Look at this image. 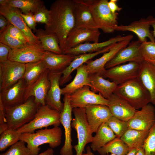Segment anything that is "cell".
Listing matches in <instances>:
<instances>
[{"label": "cell", "instance_id": "cell-1", "mask_svg": "<svg viewBox=\"0 0 155 155\" xmlns=\"http://www.w3.org/2000/svg\"><path fill=\"white\" fill-rule=\"evenodd\" d=\"M75 2L73 0H57L51 5L50 18L45 26L46 34H54L59 40L62 53L66 50L67 36L75 27Z\"/></svg>", "mask_w": 155, "mask_h": 155}, {"label": "cell", "instance_id": "cell-2", "mask_svg": "<svg viewBox=\"0 0 155 155\" xmlns=\"http://www.w3.org/2000/svg\"><path fill=\"white\" fill-rule=\"evenodd\" d=\"M84 4L90 9L94 21L99 29L104 33H110L115 31L118 26L117 12H111L108 5V0H75Z\"/></svg>", "mask_w": 155, "mask_h": 155}, {"label": "cell", "instance_id": "cell-3", "mask_svg": "<svg viewBox=\"0 0 155 155\" xmlns=\"http://www.w3.org/2000/svg\"><path fill=\"white\" fill-rule=\"evenodd\" d=\"M62 135L61 129L59 126H54L50 129H41L35 133H22L20 140L26 143L30 155H37L41 145L48 144L51 148L58 146L61 142Z\"/></svg>", "mask_w": 155, "mask_h": 155}, {"label": "cell", "instance_id": "cell-4", "mask_svg": "<svg viewBox=\"0 0 155 155\" xmlns=\"http://www.w3.org/2000/svg\"><path fill=\"white\" fill-rule=\"evenodd\" d=\"M114 93L136 109L151 102L150 94L137 78L118 85Z\"/></svg>", "mask_w": 155, "mask_h": 155}, {"label": "cell", "instance_id": "cell-5", "mask_svg": "<svg viewBox=\"0 0 155 155\" xmlns=\"http://www.w3.org/2000/svg\"><path fill=\"white\" fill-rule=\"evenodd\" d=\"M33 97L16 106L4 108L8 129L17 130L33 119L40 105L35 102Z\"/></svg>", "mask_w": 155, "mask_h": 155}, {"label": "cell", "instance_id": "cell-6", "mask_svg": "<svg viewBox=\"0 0 155 155\" xmlns=\"http://www.w3.org/2000/svg\"><path fill=\"white\" fill-rule=\"evenodd\" d=\"M61 113L47 104L40 106L33 119L17 130L19 133H33L37 129L53 125L59 126Z\"/></svg>", "mask_w": 155, "mask_h": 155}, {"label": "cell", "instance_id": "cell-7", "mask_svg": "<svg viewBox=\"0 0 155 155\" xmlns=\"http://www.w3.org/2000/svg\"><path fill=\"white\" fill-rule=\"evenodd\" d=\"M74 118L72 120L71 127L76 131L78 143L73 146L75 155H82L86 144L91 143L93 137L88 125L85 108L73 109Z\"/></svg>", "mask_w": 155, "mask_h": 155}, {"label": "cell", "instance_id": "cell-8", "mask_svg": "<svg viewBox=\"0 0 155 155\" xmlns=\"http://www.w3.org/2000/svg\"><path fill=\"white\" fill-rule=\"evenodd\" d=\"M25 64L8 60L0 63V91L5 90L23 78Z\"/></svg>", "mask_w": 155, "mask_h": 155}, {"label": "cell", "instance_id": "cell-9", "mask_svg": "<svg viewBox=\"0 0 155 155\" xmlns=\"http://www.w3.org/2000/svg\"><path fill=\"white\" fill-rule=\"evenodd\" d=\"M141 63L130 62L115 66L106 69L102 76L120 84L138 77Z\"/></svg>", "mask_w": 155, "mask_h": 155}, {"label": "cell", "instance_id": "cell-10", "mask_svg": "<svg viewBox=\"0 0 155 155\" xmlns=\"http://www.w3.org/2000/svg\"><path fill=\"white\" fill-rule=\"evenodd\" d=\"M19 9L7 5H0V14L4 16L9 22L19 29L27 39L29 44L41 46L36 36L27 25L21 15Z\"/></svg>", "mask_w": 155, "mask_h": 155}, {"label": "cell", "instance_id": "cell-11", "mask_svg": "<svg viewBox=\"0 0 155 155\" xmlns=\"http://www.w3.org/2000/svg\"><path fill=\"white\" fill-rule=\"evenodd\" d=\"M133 37L132 35L129 34L126 39L114 44L108 51L104 53L100 57L94 60H89L87 62L86 67L89 74H96L102 76L106 70L105 68L106 64L119 51L126 47Z\"/></svg>", "mask_w": 155, "mask_h": 155}, {"label": "cell", "instance_id": "cell-12", "mask_svg": "<svg viewBox=\"0 0 155 155\" xmlns=\"http://www.w3.org/2000/svg\"><path fill=\"white\" fill-rule=\"evenodd\" d=\"M70 103L73 109L85 108L90 104H100L108 106V99L100 93L96 94L91 90L90 87L85 86L69 95Z\"/></svg>", "mask_w": 155, "mask_h": 155}, {"label": "cell", "instance_id": "cell-13", "mask_svg": "<svg viewBox=\"0 0 155 155\" xmlns=\"http://www.w3.org/2000/svg\"><path fill=\"white\" fill-rule=\"evenodd\" d=\"M141 43L139 40L133 41L119 51L105 65L107 69L129 62L142 63L144 60L141 51Z\"/></svg>", "mask_w": 155, "mask_h": 155}, {"label": "cell", "instance_id": "cell-14", "mask_svg": "<svg viewBox=\"0 0 155 155\" xmlns=\"http://www.w3.org/2000/svg\"><path fill=\"white\" fill-rule=\"evenodd\" d=\"M49 70L46 69L31 85L27 86L24 100L34 97L35 102L40 105L46 104L45 98L51 83L48 77Z\"/></svg>", "mask_w": 155, "mask_h": 155}, {"label": "cell", "instance_id": "cell-15", "mask_svg": "<svg viewBox=\"0 0 155 155\" xmlns=\"http://www.w3.org/2000/svg\"><path fill=\"white\" fill-rule=\"evenodd\" d=\"M64 107L61 113L60 121L64 129L65 140L64 144L60 150V155H73V146L71 137L72 112L73 108L70 103L69 95H64Z\"/></svg>", "mask_w": 155, "mask_h": 155}, {"label": "cell", "instance_id": "cell-16", "mask_svg": "<svg viewBox=\"0 0 155 155\" xmlns=\"http://www.w3.org/2000/svg\"><path fill=\"white\" fill-rule=\"evenodd\" d=\"M128 128L141 131H150L155 124V108L149 104L136 110L128 121Z\"/></svg>", "mask_w": 155, "mask_h": 155}, {"label": "cell", "instance_id": "cell-17", "mask_svg": "<svg viewBox=\"0 0 155 155\" xmlns=\"http://www.w3.org/2000/svg\"><path fill=\"white\" fill-rule=\"evenodd\" d=\"M45 51L41 46L28 44L24 47L11 49L8 59L24 64L42 60Z\"/></svg>", "mask_w": 155, "mask_h": 155}, {"label": "cell", "instance_id": "cell-18", "mask_svg": "<svg viewBox=\"0 0 155 155\" xmlns=\"http://www.w3.org/2000/svg\"><path fill=\"white\" fill-rule=\"evenodd\" d=\"M27 86L25 80L23 78L9 88L0 92V100L5 109L13 107L24 102Z\"/></svg>", "mask_w": 155, "mask_h": 155}, {"label": "cell", "instance_id": "cell-19", "mask_svg": "<svg viewBox=\"0 0 155 155\" xmlns=\"http://www.w3.org/2000/svg\"><path fill=\"white\" fill-rule=\"evenodd\" d=\"M85 108L87 121L92 133H96L101 125L113 116L107 106L90 104Z\"/></svg>", "mask_w": 155, "mask_h": 155}, {"label": "cell", "instance_id": "cell-20", "mask_svg": "<svg viewBox=\"0 0 155 155\" xmlns=\"http://www.w3.org/2000/svg\"><path fill=\"white\" fill-rule=\"evenodd\" d=\"M100 34L99 29L74 28L67 36L66 42V50L85 42H98Z\"/></svg>", "mask_w": 155, "mask_h": 155}, {"label": "cell", "instance_id": "cell-21", "mask_svg": "<svg viewBox=\"0 0 155 155\" xmlns=\"http://www.w3.org/2000/svg\"><path fill=\"white\" fill-rule=\"evenodd\" d=\"M62 71L52 72L49 71L48 77L51 84L45 98L46 104L52 109L61 113L63 108L64 104L61 100V89L60 87V80Z\"/></svg>", "mask_w": 155, "mask_h": 155}, {"label": "cell", "instance_id": "cell-22", "mask_svg": "<svg viewBox=\"0 0 155 155\" xmlns=\"http://www.w3.org/2000/svg\"><path fill=\"white\" fill-rule=\"evenodd\" d=\"M108 99V106L113 116L121 120L128 121L137 110L123 99L114 93Z\"/></svg>", "mask_w": 155, "mask_h": 155}, {"label": "cell", "instance_id": "cell-23", "mask_svg": "<svg viewBox=\"0 0 155 155\" xmlns=\"http://www.w3.org/2000/svg\"><path fill=\"white\" fill-rule=\"evenodd\" d=\"M129 35L123 36L118 35L101 42H85L75 47L66 50L63 54L77 55L82 54L93 53L127 38Z\"/></svg>", "mask_w": 155, "mask_h": 155}, {"label": "cell", "instance_id": "cell-24", "mask_svg": "<svg viewBox=\"0 0 155 155\" xmlns=\"http://www.w3.org/2000/svg\"><path fill=\"white\" fill-rule=\"evenodd\" d=\"M150 26L147 18H142L128 25H118L115 28V31L132 32L137 36L141 43L147 41V38L151 41L155 42V38L150 31Z\"/></svg>", "mask_w": 155, "mask_h": 155}, {"label": "cell", "instance_id": "cell-25", "mask_svg": "<svg viewBox=\"0 0 155 155\" xmlns=\"http://www.w3.org/2000/svg\"><path fill=\"white\" fill-rule=\"evenodd\" d=\"M115 44L93 53L75 55L70 64L62 71L59 82L60 86L64 85L70 80L71 78V73L75 70L97 55L108 51Z\"/></svg>", "mask_w": 155, "mask_h": 155}, {"label": "cell", "instance_id": "cell-26", "mask_svg": "<svg viewBox=\"0 0 155 155\" xmlns=\"http://www.w3.org/2000/svg\"><path fill=\"white\" fill-rule=\"evenodd\" d=\"M137 78L149 92L151 103L155 105V65L144 60Z\"/></svg>", "mask_w": 155, "mask_h": 155}, {"label": "cell", "instance_id": "cell-27", "mask_svg": "<svg viewBox=\"0 0 155 155\" xmlns=\"http://www.w3.org/2000/svg\"><path fill=\"white\" fill-rule=\"evenodd\" d=\"M75 55L69 54H58L46 51L42 60L49 71H62L70 63Z\"/></svg>", "mask_w": 155, "mask_h": 155}, {"label": "cell", "instance_id": "cell-28", "mask_svg": "<svg viewBox=\"0 0 155 155\" xmlns=\"http://www.w3.org/2000/svg\"><path fill=\"white\" fill-rule=\"evenodd\" d=\"M89 79L91 90L95 93H100L107 99L114 93L118 86L114 82L96 74L89 75Z\"/></svg>", "mask_w": 155, "mask_h": 155}, {"label": "cell", "instance_id": "cell-29", "mask_svg": "<svg viewBox=\"0 0 155 155\" xmlns=\"http://www.w3.org/2000/svg\"><path fill=\"white\" fill-rule=\"evenodd\" d=\"M73 0L75 2V28L99 29L89 8L85 5Z\"/></svg>", "mask_w": 155, "mask_h": 155}, {"label": "cell", "instance_id": "cell-30", "mask_svg": "<svg viewBox=\"0 0 155 155\" xmlns=\"http://www.w3.org/2000/svg\"><path fill=\"white\" fill-rule=\"evenodd\" d=\"M73 80L61 89L62 95H70L84 86L90 85L89 75L84 64L78 67Z\"/></svg>", "mask_w": 155, "mask_h": 155}, {"label": "cell", "instance_id": "cell-31", "mask_svg": "<svg viewBox=\"0 0 155 155\" xmlns=\"http://www.w3.org/2000/svg\"><path fill=\"white\" fill-rule=\"evenodd\" d=\"M96 133L90 145L91 148L94 152L97 151L116 137L106 123L100 126Z\"/></svg>", "mask_w": 155, "mask_h": 155}, {"label": "cell", "instance_id": "cell-32", "mask_svg": "<svg viewBox=\"0 0 155 155\" xmlns=\"http://www.w3.org/2000/svg\"><path fill=\"white\" fill-rule=\"evenodd\" d=\"M150 131H141L128 128L120 139L130 149H138L143 147Z\"/></svg>", "mask_w": 155, "mask_h": 155}, {"label": "cell", "instance_id": "cell-33", "mask_svg": "<svg viewBox=\"0 0 155 155\" xmlns=\"http://www.w3.org/2000/svg\"><path fill=\"white\" fill-rule=\"evenodd\" d=\"M35 32L36 35L44 51L58 54L62 53L59 40L55 34H46L44 30L41 29H37Z\"/></svg>", "mask_w": 155, "mask_h": 155}, {"label": "cell", "instance_id": "cell-34", "mask_svg": "<svg viewBox=\"0 0 155 155\" xmlns=\"http://www.w3.org/2000/svg\"><path fill=\"white\" fill-rule=\"evenodd\" d=\"M26 69L23 78L27 86L33 84L47 69L42 60L25 64Z\"/></svg>", "mask_w": 155, "mask_h": 155}, {"label": "cell", "instance_id": "cell-35", "mask_svg": "<svg viewBox=\"0 0 155 155\" xmlns=\"http://www.w3.org/2000/svg\"><path fill=\"white\" fill-rule=\"evenodd\" d=\"M6 3L19 9L24 14L30 12L34 14L44 5L43 1L41 0H6Z\"/></svg>", "mask_w": 155, "mask_h": 155}, {"label": "cell", "instance_id": "cell-36", "mask_svg": "<svg viewBox=\"0 0 155 155\" xmlns=\"http://www.w3.org/2000/svg\"><path fill=\"white\" fill-rule=\"evenodd\" d=\"M130 149L120 138L116 137L97 151L101 155H106L109 153L116 155H126Z\"/></svg>", "mask_w": 155, "mask_h": 155}, {"label": "cell", "instance_id": "cell-37", "mask_svg": "<svg viewBox=\"0 0 155 155\" xmlns=\"http://www.w3.org/2000/svg\"><path fill=\"white\" fill-rule=\"evenodd\" d=\"M21 133L17 130L7 129L0 134V151H5L20 141Z\"/></svg>", "mask_w": 155, "mask_h": 155}, {"label": "cell", "instance_id": "cell-38", "mask_svg": "<svg viewBox=\"0 0 155 155\" xmlns=\"http://www.w3.org/2000/svg\"><path fill=\"white\" fill-rule=\"evenodd\" d=\"M106 123L117 137L120 138L128 129V121L121 120L113 116Z\"/></svg>", "mask_w": 155, "mask_h": 155}, {"label": "cell", "instance_id": "cell-39", "mask_svg": "<svg viewBox=\"0 0 155 155\" xmlns=\"http://www.w3.org/2000/svg\"><path fill=\"white\" fill-rule=\"evenodd\" d=\"M0 42L9 46L11 49L20 48L28 44L12 36L6 30L0 33Z\"/></svg>", "mask_w": 155, "mask_h": 155}, {"label": "cell", "instance_id": "cell-40", "mask_svg": "<svg viewBox=\"0 0 155 155\" xmlns=\"http://www.w3.org/2000/svg\"><path fill=\"white\" fill-rule=\"evenodd\" d=\"M142 147L145 155H155V124L150 129Z\"/></svg>", "mask_w": 155, "mask_h": 155}, {"label": "cell", "instance_id": "cell-41", "mask_svg": "<svg viewBox=\"0 0 155 155\" xmlns=\"http://www.w3.org/2000/svg\"><path fill=\"white\" fill-rule=\"evenodd\" d=\"M25 144L24 141L20 140L11 146L6 152L0 155H30L29 150Z\"/></svg>", "mask_w": 155, "mask_h": 155}, {"label": "cell", "instance_id": "cell-42", "mask_svg": "<svg viewBox=\"0 0 155 155\" xmlns=\"http://www.w3.org/2000/svg\"><path fill=\"white\" fill-rule=\"evenodd\" d=\"M141 51L144 60H155V42L147 41L142 43Z\"/></svg>", "mask_w": 155, "mask_h": 155}, {"label": "cell", "instance_id": "cell-43", "mask_svg": "<svg viewBox=\"0 0 155 155\" xmlns=\"http://www.w3.org/2000/svg\"><path fill=\"white\" fill-rule=\"evenodd\" d=\"M50 16V10L47 9L44 5L41 7L33 14L34 18L36 23L44 24L45 25L48 24Z\"/></svg>", "mask_w": 155, "mask_h": 155}, {"label": "cell", "instance_id": "cell-44", "mask_svg": "<svg viewBox=\"0 0 155 155\" xmlns=\"http://www.w3.org/2000/svg\"><path fill=\"white\" fill-rule=\"evenodd\" d=\"M11 36L23 42L28 44V40L22 32L17 27L11 24L5 30Z\"/></svg>", "mask_w": 155, "mask_h": 155}, {"label": "cell", "instance_id": "cell-45", "mask_svg": "<svg viewBox=\"0 0 155 155\" xmlns=\"http://www.w3.org/2000/svg\"><path fill=\"white\" fill-rule=\"evenodd\" d=\"M21 15L29 28L36 32L37 30L36 28V22L34 19L33 14L31 12L24 14L21 12Z\"/></svg>", "mask_w": 155, "mask_h": 155}, {"label": "cell", "instance_id": "cell-46", "mask_svg": "<svg viewBox=\"0 0 155 155\" xmlns=\"http://www.w3.org/2000/svg\"><path fill=\"white\" fill-rule=\"evenodd\" d=\"M7 128L4 107L0 100V134Z\"/></svg>", "mask_w": 155, "mask_h": 155}, {"label": "cell", "instance_id": "cell-47", "mask_svg": "<svg viewBox=\"0 0 155 155\" xmlns=\"http://www.w3.org/2000/svg\"><path fill=\"white\" fill-rule=\"evenodd\" d=\"M11 49L9 46L0 42V63L9 60L8 57Z\"/></svg>", "mask_w": 155, "mask_h": 155}, {"label": "cell", "instance_id": "cell-48", "mask_svg": "<svg viewBox=\"0 0 155 155\" xmlns=\"http://www.w3.org/2000/svg\"><path fill=\"white\" fill-rule=\"evenodd\" d=\"M117 0H110L108 1V6L112 13H115L119 12L122 9V8L117 5Z\"/></svg>", "mask_w": 155, "mask_h": 155}, {"label": "cell", "instance_id": "cell-49", "mask_svg": "<svg viewBox=\"0 0 155 155\" xmlns=\"http://www.w3.org/2000/svg\"><path fill=\"white\" fill-rule=\"evenodd\" d=\"M10 24L6 18L0 14V33L5 31Z\"/></svg>", "mask_w": 155, "mask_h": 155}, {"label": "cell", "instance_id": "cell-50", "mask_svg": "<svg viewBox=\"0 0 155 155\" xmlns=\"http://www.w3.org/2000/svg\"><path fill=\"white\" fill-rule=\"evenodd\" d=\"M147 19L148 20L150 26L153 28V30L151 32L153 36L155 38V18L150 16L148 17Z\"/></svg>", "mask_w": 155, "mask_h": 155}, {"label": "cell", "instance_id": "cell-51", "mask_svg": "<svg viewBox=\"0 0 155 155\" xmlns=\"http://www.w3.org/2000/svg\"><path fill=\"white\" fill-rule=\"evenodd\" d=\"M54 151L52 148H50L46 151L37 155H54Z\"/></svg>", "mask_w": 155, "mask_h": 155}, {"label": "cell", "instance_id": "cell-52", "mask_svg": "<svg viewBox=\"0 0 155 155\" xmlns=\"http://www.w3.org/2000/svg\"><path fill=\"white\" fill-rule=\"evenodd\" d=\"M138 149L133 148L130 149L126 155H135L137 152Z\"/></svg>", "mask_w": 155, "mask_h": 155}, {"label": "cell", "instance_id": "cell-53", "mask_svg": "<svg viewBox=\"0 0 155 155\" xmlns=\"http://www.w3.org/2000/svg\"><path fill=\"white\" fill-rule=\"evenodd\" d=\"M135 155H145L144 150L143 147L138 149Z\"/></svg>", "mask_w": 155, "mask_h": 155}, {"label": "cell", "instance_id": "cell-54", "mask_svg": "<svg viewBox=\"0 0 155 155\" xmlns=\"http://www.w3.org/2000/svg\"><path fill=\"white\" fill-rule=\"evenodd\" d=\"M86 153L83 154L82 155H95L91 151L90 147L88 146L86 148Z\"/></svg>", "mask_w": 155, "mask_h": 155}, {"label": "cell", "instance_id": "cell-55", "mask_svg": "<svg viewBox=\"0 0 155 155\" xmlns=\"http://www.w3.org/2000/svg\"><path fill=\"white\" fill-rule=\"evenodd\" d=\"M155 65V60L147 61Z\"/></svg>", "mask_w": 155, "mask_h": 155}, {"label": "cell", "instance_id": "cell-56", "mask_svg": "<svg viewBox=\"0 0 155 155\" xmlns=\"http://www.w3.org/2000/svg\"><path fill=\"white\" fill-rule=\"evenodd\" d=\"M110 155H115V154H111Z\"/></svg>", "mask_w": 155, "mask_h": 155}]
</instances>
